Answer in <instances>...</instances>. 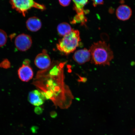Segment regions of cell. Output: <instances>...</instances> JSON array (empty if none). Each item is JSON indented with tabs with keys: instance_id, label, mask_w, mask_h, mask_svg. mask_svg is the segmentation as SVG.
<instances>
[{
	"instance_id": "cell-1",
	"label": "cell",
	"mask_w": 135,
	"mask_h": 135,
	"mask_svg": "<svg viewBox=\"0 0 135 135\" xmlns=\"http://www.w3.org/2000/svg\"><path fill=\"white\" fill-rule=\"evenodd\" d=\"M65 62H52L45 70L38 72L35 86L46 99L51 100L56 107L66 109L71 104L73 95L65 82L64 67Z\"/></svg>"
},
{
	"instance_id": "cell-2",
	"label": "cell",
	"mask_w": 135,
	"mask_h": 135,
	"mask_svg": "<svg viewBox=\"0 0 135 135\" xmlns=\"http://www.w3.org/2000/svg\"><path fill=\"white\" fill-rule=\"evenodd\" d=\"M89 50L91 55V63L95 65H109L114 58L110 45L105 41H99L94 43Z\"/></svg>"
},
{
	"instance_id": "cell-3",
	"label": "cell",
	"mask_w": 135,
	"mask_h": 135,
	"mask_svg": "<svg viewBox=\"0 0 135 135\" xmlns=\"http://www.w3.org/2000/svg\"><path fill=\"white\" fill-rule=\"evenodd\" d=\"M81 41L80 32L73 30L59 40L56 45L57 49L65 55L72 53L80 45Z\"/></svg>"
},
{
	"instance_id": "cell-4",
	"label": "cell",
	"mask_w": 135,
	"mask_h": 135,
	"mask_svg": "<svg viewBox=\"0 0 135 135\" xmlns=\"http://www.w3.org/2000/svg\"><path fill=\"white\" fill-rule=\"evenodd\" d=\"M10 3L13 9L24 17L32 8H36L42 11L46 9L44 5L39 4L34 0H10Z\"/></svg>"
},
{
	"instance_id": "cell-5",
	"label": "cell",
	"mask_w": 135,
	"mask_h": 135,
	"mask_svg": "<svg viewBox=\"0 0 135 135\" xmlns=\"http://www.w3.org/2000/svg\"><path fill=\"white\" fill-rule=\"evenodd\" d=\"M15 46L18 50L25 51L31 47L32 41L30 35L25 33H22L17 36L15 41Z\"/></svg>"
},
{
	"instance_id": "cell-6",
	"label": "cell",
	"mask_w": 135,
	"mask_h": 135,
	"mask_svg": "<svg viewBox=\"0 0 135 135\" xmlns=\"http://www.w3.org/2000/svg\"><path fill=\"white\" fill-rule=\"evenodd\" d=\"M28 60L23 61L22 65L18 69V75L20 80L23 82H27L32 78L33 73Z\"/></svg>"
},
{
	"instance_id": "cell-7",
	"label": "cell",
	"mask_w": 135,
	"mask_h": 135,
	"mask_svg": "<svg viewBox=\"0 0 135 135\" xmlns=\"http://www.w3.org/2000/svg\"><path fill=\"white\" fill-rule=\"evenodd\" d=\"M35 63L38 68L44 70L50 66L51 61L46 50H43L41 53L37 55L35 60Z\"/></svg>"
},
{
	"instance_id": "cell-8",
	"label": "cell",
	"mask_w": 135,
	"mask_h": 135,
	"mask_svg": "<svg viewBox=\"0 0 135 135\" xmlns=\"http://www.w3.org/2000/svg\"><path fill=\"white\" fill-rule=\"evenodd\" d=\"M74 60L79 65H82L91 60L90 51L84 48L76 51L73 56Z\"/></svg>"
},
{
	"instance_id": "cell-9",
	"label": "cell",
	"mask_w": 135,
	"mask_h": 135,
	"mask_svg": "<svg viewBox=\"0 0 135 135\" xmlns=\"http://www.w3.org/2000/svg\"><path fill=\"white\" fill-rule=\"evenodd\" d=\"M46 99L40 90H35L29 93L28 100L32 105L39 106L43 104Z\"/></svg>"
},
{
	"instance_id": "cell-10",
	"label": "cell",
	"mask_w": 135,
	"mask_h": 135,
	"mask_svg": "<svg viewBox=\"0 0 135 135\" xmlns=\"http://www.w3.org/2000/svg\"><path fill=\"white\" fill-rule=\"evenodd\" d=\"M116 16L119 20L123 21H127L131 17L132 11L129 6L122 4L118 7L116 11Z\"/></svg>"
},
{
	"instance_id": "cell-11",
	"label": "cell",
	"mask_w": 135,
	"mask_h": 135,
	"mask_svg": "<svg viewBox=\"0 0 135 135\" xmlns=\"http://www.w3.org/2000/svg\"><path fill=\"white\" fill-rule=\"evenodd\" d=\"M26 24L28 30L33 32L38 31L42 27L41 20L40 18L35 16L28 18L26 22Z\"/></svg>"
},
{
	"instance_id": "cell-12",
	"label": "cell",
	"mask_w": 135,
	"mask_h": 135,
	"mask_svg": "<svg viewBox=\"0 0 135 135\" xmlns=\"http://www.w3.org/2000/svg\"><path fill=\"white\" fill-rule=\"evenodd\" d=\"M74 3V9L78 15H85L86 11L84 9L85 5L88 3V0H73Z\"/></svg>"
},
{
	"instance_id": "cell-13",
	"label": "cell",
	"mask_w": 135,
	"mask_h": 135,
	"mask_svg": "<svg viewBox=\"0 0 135 135\" xmlns=\"http://www.w3.org/2000/svg\"><path fill=\"white\" fill-rule=\"evenodd\" d=\"M72 30L70 25L68 23L65 22L60 23L57 28L58 33L61 36L64 37L68 34Z\"/></svg>"
},
{
	"instance_id": "cell-14",
	"label": "cell",
	"mask_w": 135,
	"mask_h": 135,
	"mask_svg": "<svg viewBox=\"0 0 135 135\" xmlns=\"http://www.w3.org/2000/svg\"><path fill=\"white\" fill-rule=\"evenodd\" d=\"M87 21V19L85 15H76L74 17L71 22L72 24L77 23H80L82 25H85Z\"/></svg>"
},
{
	"instance_id": "cell-15",
	"label": "cell",
	"mask_w": 135,
	"mask_h": 135,
	"mask_svg": "<svg viewBox=\"0 0 135 135\" xmlns=\"http://www.w3.org/2000/svg\"><path fill=\"white\" fill-rule=\"evenodd\" d=\"M7 35L4 30L0 29V47L4 46L7 42Z\"/></svg>"
},
{
	"instance_id": "cell-16",
	"label": "cell",
	"mask_w": 135,
	"mask_h": 135,
	"mask_svg": "<svg viewBox=\"0 0 135 135\" xmlns=\"http://www.w3.org/2000/svg\"><path fill=\"white\" fill-rule=\"evenodd\" d=\"M93 2V5L94 7L99 5H102L104 3V0H91Z\"/></svg>"
},
{
	"instance_id": "cell-17",
	"label": "cell",
	"mask_w": 135,
	"mask_h": 135,
	"mask_svg": "<svg viewBox=\"0 0 135 135\" xmlns=\"http://www.w3.org/2000/svg\"><path fill=\"white\" fill-rule=\"evenodd\" d=\"M71 1V0H59L60 4L64 7L68 6L70 4Z\"/></svg>"
}]
</instances>
